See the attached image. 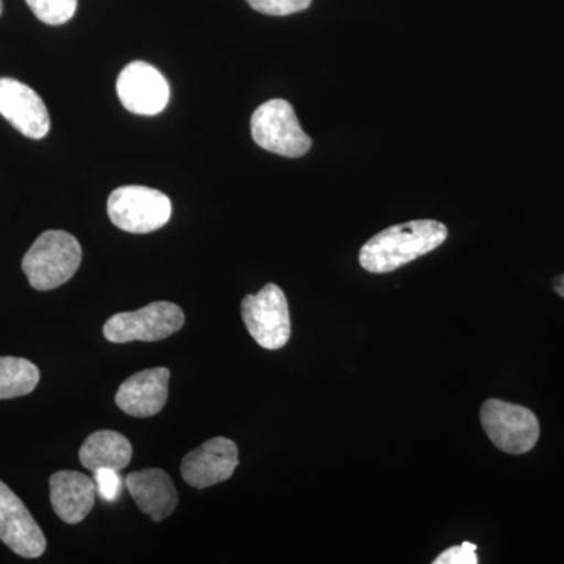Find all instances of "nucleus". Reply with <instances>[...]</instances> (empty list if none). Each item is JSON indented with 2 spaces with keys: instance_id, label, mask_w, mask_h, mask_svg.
Returning a JSON list of instances; mask_svg holds the SVG:
<instances>
[{
  "instance_id": "11",
  "label": "nucleus",
  "mask_w": 564,
  "mask_h": 564,
  "mask_svg": "<svg viewBox=\"0 0 564 564\" xmlns=\"http://www.w3.org/2000/svg\"><path fill=\"white\" fill-rule=\"evenodd\" d=\"M0 115L22 135L41 140L50 133L51 118L39 93L17 79H0Z\"/></svg>"
},
{
  "instance_id": "16",
  "label": "nucleus",
  "mask_w": 564,
  "mask_h": 564,
  "mask_svg": "<svg viewBox=\"0 0 564 564\" xmlns=\"http://www.w3.org/2000/svg\"><path fill=\"white\" fill-rule=\"evenodd\" d=\"M40 370L24 358L0 356V400L18 399L35 391Z\"/></svg>"
},
{
  "instance_id": "15",
  "label": "nucleus",
  "mask_w": 564,
  "mask_h": 564,
  "mask_svg": "<svg viewBox=\"0 0 564 564\" xmlns=\"http://www.w3.org/2000/svg\"><path fill=\"white\" fill-rule=\"evenodd\" d=\"M82 466L91 473L101 469L120 470L129 466L132 459V445L128 437L111 430L91 433L80 447Z\"/></svg>"
},
{
  "instance_id": "1",
  "label": "nucleus",
  "mask_w": 564,
  "mask_h": 564,
  "mask_svg": "<svg viewBox=\"0 0 564 564\" xmlns=\"http://www.w3.org/2000/svg\"><path fill=\"white\" fill-rule=\"evenodd\" d=\"M444 223L414 220L391 226L372 237L359 252V263L370 273H391L440 248L447 239Z\"/></svg>"
},
{
  "instance_id": "8",
  "label": "nucleus",
  "mask_w": 564,
  "mask_h": 564,
  "mask_svg": "<svg viewBox=\"0 0 564 564\" xmlns=\"http://www.w3.org/2000/svg\"><path fill=\"white\" fill-rule=\"evenodd\" d=\"M117 93L124 109L143 117L161 113L170 101L169 82L161 70L144 62L124 66L118 76Z\"/></svg>"
},
{
  "instance_id": "6",
  "label": "nucleus",
  "mask_w": 564,
  "mask_h": 564,
  "mask_svg": "<svg viewBox=\"0 0 564 564\" xmlns=\"http://www.w3.org/2000/svg\"><path fill=\"white\" fill-rule=\"evenodd\" d=\"M185 315L177 304L155 302L133 313L111 315L104 325V337L111 344L159 343L180 332Z\"/></svg>"
},
{
  "instance_id": "21",
  "label": "nucleus",
  "mask_w": 564,
  "mask_h": 564,
  "mask_svg": "<svg viewBox=\"0 0 564 564\" xmlns=\"http://www.w3.org/2000/svg\"><path fill=\"white\" fill-rule=\"evenodd\" d=\"M555 292L558 293L562 299H564V274L562 276L556 278L554 281Z\"/></svg>"
},
{
  "instance_id": "9",
  "label": "nucleus",
  "mask_w": 564,
  "mask_h": 564,
  "mask_svg": "<svg viewBox=\"0 0 564 564\" xmlns=\"http://www.w3.org/2000/svg\"><path fill=\"white\" fill-rule=\"evenodd\" d=\"M239 466V448L228 437H212L182 459L181 474L192 488L204 489L229 480Z\"/></svg>"
},
{
  "instance_id": "10",
  "label": "nucleus",
  "mask_w": 564,
  "mask_h": 564,
  "mask_svg": "<svg viewBox=\"0 0 564 564\" xmlns=\"http://www.w3.org/2000/svg\"><path fill=\"white\" fill-rule=\"evenodd\" d=\"M0 541L24 558H39L47 545L31 511L3 481H0Z\"/></svg>"
},
{
  "instance_id": "19",
  "label": "nucleus",
  "mask_w": 564,
  "mask_h": 564,
  "mask_svg": "<svg viewBox=\"0 0 564 564\" xmlns=\"http://www.w3.org/2000/svg\"><path fill=\"white\" fill-rule=\"evenodd\" d=\"M96 486L98 494L106 502H115L120 497L122 489V480L117 470L101 469L95 473Z\"/></svg>"
},
{
  "instance_id": "18",
  "label": "nucleus",
  "mask_w": 564,
  "mask_h": 564,
  "mask_svg": "<svg viewBox=\"0 0 564 564\" xmlns=\"http://www.w3.org/2000/svg\"><path fill=\"white\" fill-rule=\"evenodd\" d=\"M252 10L270 17H289L300 13L311 6L313 0H247Z\"/></svg>"
},
{
  "instance_id": "5",
  "label": "nucleus",
  "mask_w": 564,
  "mask_h": 564,
  "mask_svg": "<svg viewBox=\"0 0 564 564\" xmlns=\"http://www.w3.org/2000/svg\"><path fill=\"white\" fill-rule=\"evenodd\" d=\"M480 421L486 436L499 451L510 455H524L540 440V421L529 408L486 400L480 410Z\"/></svg>"
},
{
  "instance_id": "14",
  "label": "nucleus",
  "mask_w": 564,
  "mask_h": 564,
  "mask_svg": "<svg viewBox=\"0 0 564 564\" xmlns=\"http://www.w3.org/2000/svg\"><path fill=\"white\" fill-rule=\"evenodd\" d=\"M126 488L144 514L161 522L174 513L177 491L172 477L162 469H144L124 478Z\"/></svg>"
},
{
  "instance_id": "2",
  "label": "nucleus",
  "mask_w": 564,
  "mask_h": 564,
  "mask_svg": "<svg viewBox=\"0 0 564 564\" xmlns=\"http://www.w3.org/2000/svg\"><path fill=\"white\" fill-rule=\"evenodd\" d=\"M82 247L66 231H46L33 242L22 259V272L35 291H54L79 270Z\"/></svg>"
},
{
  "instance_id": "22",
  "label": "nucleus",
  "mask_w": 564,
  "mask_h": 564,
  "mask_svg": "<svg viewBox=\"0 0 564 564\" xmlns=\"http://www.w3.org/2000/svg\"><path fill=\"white\" fill-rule=\"evenodd\" d=\"M2 11H3V2H2V0H0V17H2Z\"/></svg>"
},
{
  "instance_id": "7",
  "label": "nucleus",
  "mask_w": 564,
  "mask_h": 564,
  "mask_svg": "<svg viewBox=\"0 0 564 564\" xmlns=\"http://www.w3.org/2000/svg\"><path fill=\"white\" fill-rule=\"evenodd\" d=\"M242 318L248 333L262 348L280 350L291 339L288 299L276 284H267L242 302Z\"/></svg>"
},
{
  "instance_id": "17",
  "label": "nucleus",
  "mask_w": 564,
  "mask_h": 564,
  "mask_svg": "<svg viewBox=\"0 0 564 564\" xmlns=\"http://www.w3.org/2000/svg\"><path fill=\"white\" fill-rule=\"evenodd\" d=\"M29 9L47 25H62L73 20L77 0H25Z\"/></svg>"
},
{
  "instance_id": "3",
  "label": "nucleus",
  "mask_w": 564,
  "mask_h": 564,
  "mask_svg": "<svg viewBox=\"0 0 564 564\" xmlns=\"http://www.w3.org/2000/svg\"><path fill=\"white\" fill-rule=\"evenodd\" d=\"M251 135L259 147L282 158H302L313 147L292 104L284 99L263 102L251 117Z\"/></svg>"
},
{
  "instance_id": "13",
  "label": "nucleus",
  "mask_w": 564,
  "mask_h": 564,
  "mask_svg": "<svg viewBox=\"0 0 564 564\" xmlns=\"http://www.w3.org/2000/svg\"><path fill=\"white\" fill-rule=\"evenodd\" d=\"M51 503L55 514L66 524H79L95 507L98 486L95 478L76 473L61 470L50 480Z\"/></svg>"
},
{
  "instance_id": "20",
  "label": "nucleus",
  "mask_w": 564,
  "mask_h": 564,
  "mask_svg": "<svg viewBox=\"0 0 564 564\" xmlns=\"http://www.w3.org/2000/svg\"><path fill=\"white\" fill-rule=\"evenodd\" d=\"M433 564H478L477 545L463 543L448 547L433 560Z\"/></svg>"
},
{
  "instance_id": "12",
  "label": "nucleus",
  "mask_w": 564,
  "mask_h": 564,
  "mask_svg": "<svg viewBox=\"0 0 564 564\" xmlns=\"http://www.w3.org/2000/svg\"><path fill=\"white\" fill-rule=\"evenodd\" d=\"M170 370L166 367L141 370L118 389L115 403L132 417H152L169 400Z\"/></svg>"
},
{
  "instance_id": "4",
  "label": "nucleus",
  "mask_w": 564,
  "mask_h": 564,
  "mask_svg": "<svg viewBox=\"0 0 564 564\" xmlns=\"http://www.w3.org/2000/svg\"><path fill=\"white\" fill-rule=\"evenodd\" d=\"M172 210V202L165 193L141 185L117 188L107 203L111 223L131 234L158 231L170 221Z\"/></svg>"
}]
</instances>
